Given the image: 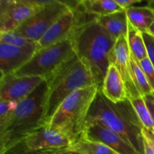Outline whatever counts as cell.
<instances>
[{"label": "cell", "instance_id": "6da1fadb", "mask_svg": "<svg viewBox=\"0 0 154 154\" xmlns=\"http://www.w3.org/2000/svg\"><path fill=\"white\" fill-rule=\"evenodd\" d=\"M96 18L90 15L78 20L69 39L75 54L88 66L96 84L101 89L110 66V54L117 41Z\"/></svg>", "mask_w": 154, "mask_h": 154}, {"label": "cell", "instance_id": "7a4b0ae2", "mask_svg": "<svg viewBox=\"0 0 154 154\" xmlns=\"http://www.w3.org/2000/svg\"><path fill=\"white\" fill-rule=\"evenodd\" d=\"M47 93L48 84L45 81L31 94L17 102L8 123L0 129V154L46 126L45 114Z\"/></svg>", "mask_w": 154, "mask_h": 154}, {"label": "cell", "instance_id": "3957f363", "mask_svg": "<svg viewBox=\"0 0 154 154\" xmlns=\"http://www.w3.org/2000/svg\"><path fill=\"white\" fill-rule=\"evenodd\" d=\"M87 121L98 122L117 132L140 153L144 154V126L129 99L114 103L106 99L99 90L90 107Z\"/></svg>", "mask_w": 154, "mask_h": 154}, {"label": "cell", "instance_id": "277c9868", "mask_svg": "<svg viewBox=\"0 0 154 154\" xmlns=\"http://www.w3.org/2000/svg\"><path fill=\"white\" fill-rule=\"evenodd\" d=\"M48 84L45 119L46 126L62 102L81 89L96 85L85 63L75 54L46 80Z\"/></svg>", "mask_w": 154, "mask_h": 154}, {"label": "cell", "instance_id": "5b68a950", "mask_svg": "<svg viewBox=\"0 0 154 154\" xmlns=\"http://www.w3.org/2000/svg\"><path fill=\"white\" fill-rule=\"evenodd\" d=\"M99 88L93 85L81 89L66 98L47 124L69 138L72 144L84 137L90 107Z\"/></svg>", "mask_w": 154, "mask_h": 154}, {"label": "cell", "instance_id": "8992f818", "mask_svg": "<svg viewBox=\"0 0 154 154\" xmlns=\"http://www.w3.org/2000/svg\"><path fill=\"white\" fill-rule=\"evenodd\" d=\"M75 55L70 39L38 49L31 60L19 70L17 76H38L47 80L71 57Z\"/></svg>", "mask_w": 154, "mask_h": 154}, {"label": "cell", "instance_id": "52a82bcc", "mask_svg": "<svg viewBox=\"0 0 154 154\" xmlns=\"http://www.w3.org/2000/svg\"><path fill=\"white\" fill-rule=\"evenodd\" d=\"M65 2L48 0L45 5L15 30L26 38L38 42L48 30L71 8Z\"/></svg>", "mask_w": 154, "mask_h": 154}, {"label": "cell", "instance_id": "ba28073f", "mask_svg": "<svg viewBox=\"0 0 154 154\" xmlns=\"http://www.w3.org/2000/svg\"><path fill=\"white\" fill-rule=\"evenodd\" d=\"M48 1L0 0V32H13L40 11Z\"/></svg>", "mask_w": 154, "mask_h": 154}, {"label": "cell", "instance_id": "9c48e42d", "mask_svg": "<svg viewBox=\"0 0 154 154\" xmlns=\"http://www.w3.org/2000/svg\"><path fill=\"white\" fill-rule=\"evenodd\" d=\"M45 81L38 76H17L14 74L1 75L0 101L19 102L31 94Z\"/></svg>", "mask_w": 154, "mask_h": 154}, {"label": "cell", "instance_id": "30bf717a", "mask_svg": "<svg viewBox=\"0 0 154 154\" xmlns=\"http://www.w3.org/2000/svg\"><path fill=\"white\" fill-rule=\"evenodd\" d=\"M110 65L116 66L123 78L127 92L128 99L141 96L137 90L132 78L131 66V53L126 36H122L117 39L110 54Z\"/></svg>", "mask_w": 154, "mask_h": 154}, {"label": "cell", "instance_id": "8fae6325", "mask_svg": "<svg viewBox=\"0 0 154 154\" xmlns=\"http://www.w3.org/2000/svg\"><path fill=\"white\" fill-rule=\"evenodd\" d=\"M83 138L102 143L118 154H141L124 137L98 122H87Z\"/></svg>", "mask_w": 154, "mask_h": 154}, {"label": "cell", "instance_id": "7c38bea8", "mask_svg": "<svg viewBox=\"0 0 154 154\" xmlns=\"http://www.w3.org/2000/svg\"><path fill=\"white\" fill-rule=\"evenodd\" d=\"M38 50V43L17 48L0 43L1 75L14 74L28 63Z\"/></svg>", "mask_w": 154, "mask_h": 154}, {"label": "cell", "instance_id": "4fadbf2b", "mask_svg": "<svg viewBox=\"0 0 154 154\" xmlns=\"http://www.w3.org/2000/svg\"><path fill=\"white\" fill-rule=\"evenodd\" d=\"M23 141L32 150H55L69 147L72 144L68 137L47 126L33 132Z\"/></svg>", "mask_w": 154, "mask_h": 154}, {"label": "cell", "instance_id": "5bb4252c", "mask_svg": "<svg viewBox=\"0 0 154 154\" xmlns=\"http://www.w3.org/2000/svg\"><path fill=\"white\" fill-rule=\"evenodd\" d=\"M72 6V5H71ZM78 22L76 13L71 7L40 39L38 49L46 48L70 38V36Z\"/></svg>", "mask_w": 154, "mask_h": 154}, {"label": "cell", "instance_id": "9a60e30c", "mask_svg": "<svg viewBox=\"0 0 154 154\" xmlns=\"http://www.w3.org/2000/svg\"><path fill=\"white\" fill-rule=\"evenodd\" d=\"M99 90L106 99L114 103H119L128 99L126 85L115 66L110 65Z\"/></svg>", "mask_w": 154, "mask_h": 154}, {"label": "cell", "instance_id": "2e32d148", "mask_svg": "<svg viewBox=\"0 0 154 154\" xmlns=\"http://www.w3.org/2000/svg\"><path fill=\"white\" fill-rule=\"evenodd\" d=\"M96 20L116 41L122 36L127 37L129 20L126 10L105 16L97 17Z\"/></svg>", "mask_w": 154, "mask_h": 154}, {"label": "cell", "instance_id": "e0dca14e", "mask_svg": "<svg viewBox=\"0 0 154 154\" xmlns=\"http://www.w3.org/2000/svg\"><path fill=\"white\" fill-rule=\"evenodd\" d=\"M126 11L129 23L142 33L154 22V11L148 6H132Z\"/></svg>", "mask_w": 154, "mask_h": 154}, {"label": "cell", "instance_id": "ac0fdd59", "mask_svg": "<svg viewBox=\"0 0 154 154\" xmlns=\"http://www.w3.org/2000/svg\"><path fill=\"white\" fill-rule=\"evenodd\" d=\"M78 5L87 14L102 17L123 11L115 0H82Z\"/></svg>", "mask_w": 154, "mask_h": 154}, {"label": "cell", "instance_id": "d6986e66", "mask_svg": "<svg viewBox=\"0 0 154 154\" xmlns=\"http://www.w3.org/2000/svg\"><path fill=\"white\" fill-rule=\"evenodd\" d=\"M127 42L131 55L139 63L147 57V48L142 32L132 26L129 23Z\"/></svg>", "mask_w": 154, "mask_h": 154}, {"label": "cell", "instance_id": "ffe728a7", "mask_svg": "<svg viewBox=\"0 0 154 154\" xmlns=\"http://www.w3.org/2000/svg\"><path fill=\"white\" fill-rule=\"evenodd\" d=\"M71 148L81 154H118L105 144L82 138L71 144Z\"/></svg>", "mask_w": 154, "mask_h": 154}, {"label": "cell", "instance_id": "44dd1931", "mask_svg": "<svg viewBox=\"0 0 154 154\" xmlns=\"http://www.w3.org/2000/svg\"><path fill=\"white\" fill-rule=\"evenodd\" d=\"M131 66H132V78H133L134 83L140 95L144 97L147 95L153 93L139 63L132 55H131Z\"/></svg>", "mask_w": 154, "mask_h": 154}, {"label": "cell", "instance_id": "7402d4cb", "mask_svg": "<svg viewBox=\"0 0 154 154\" xmlns=\"http://www.w3.org/2000/svg\"><path fill=\"white\" fill-rule=\"evenodd\" d=\"M129 101L132 103L135 113L138 115L144 128L148 129H154V123L152 120L151 116L149 112V110L147 108V105H146L144 97L139 96V97L129 99Z\"/></svg>", "mask_w": 154, "mask_h": 154}, {"label": "cell", "instance_id": "603a6c76", "mask_svg": "<svg viewBox=\"0 0 154 154\" xmlns=\"http://www.w3.org/2000/svg\"><path fill=\"white\" fill-rule=\"evenodd\" d=\"M0 43L5 44L11 46L23 48L32 44L37 43L23 37L18 33L13 32H0Z\"/></svg>", "mask_w": 154, "mask_h": 154}, {"label": "cell", "instance_id": "cb8c5ba5", "mask_svg": "<svg viewBox=\"0 0 154 154\" xmlns=\"http://www.w3.org/2000/svg\"><path fill=\"white\" fill-rule=\"evenodd\" d=\"M18 102L0 101V129L4 127L10 120Z\"/></svg>", "mask_w": 154, "mask_h": 154}, {"label": "cell", "instance_id": "d4e9b609", "mask_svg": "<svg viewBox=\"0 0 154 154\" xmlns=\"http://www.w3.org/2000/svg\"><path fill=\"white\" fill-rule=\"evenodd\" d=\"M55 150H32L29 149L23 141L8 149L3 154H54Z\"/></svg>", "mask_w": 154, "mask_h": 154}, {"label": "cell", "instance_id": "484cf974", "mask_svg": "<svg viewBox=\"0 0 154 154\" xmlns=\"http://www.w3.org/2000/svg\"><path fill=\"white\" fill-rule=\"evenodd\" d=\"M139 64L147 78L149 84L154 92V66L148 57L139 62Z\"/></svg>", "mask_w": 154, "mask_h": 154}, {"label": "cell", "instance_id": "4316f807", "mask_svg": "<svg viewBox=\"0 0 154 154\" xmlns=\"http://www.w3.org/2000/svg\"><path fill=\"white\" fill-rule=\"evenodd\" d=\"M142 34L147 48V57L154 66V38L147 32H144Z\"/></svg>", "mask_w": 154, "mask_h": 154}, {"label": "cell", "instance_id": "83f0119b", "mask_svg": "<svg viewBox=\"0 0 154 154\" xmlns=\"http://www.w3.org/2000/svg\"><path fill=\"white\" fill-rule=\"evenodd\" d=\"M144 99L145 101V103L148 108L150 116H151L152 120L154 123V92L144 96Z\"/></svg>", "mask_w": 154, "mask_h": 154}, {"label": "cell", "instance_id": "f1b7e54d", "mask_svg": "<svg viewBox=\"0 0 154 154\" xmlns=\"http://www.w3.org/2000/svg\"><path fill=\"white\" fill-rule=\"evenodd\" d=\"M142 135L143 138L147 141V142L154 150V129H148L144 128L142 130Z\"/></svg>", "mask_w": 154, "mask_h": 154}, {"label": "cell", "instance_id": "f546056e", "mask_svg": "<svg viewBox=\"0 0 154 154\" xmlns=\"http://www.w3.org/2000/svg\"><path fill=\"white\" fill-rule=\"evenodd\" d=\"M115 1L123 10H126L129 8L132 7L133 5L141 2V0H115Z\"/></svg>", "mask_w": 154, "mask_h": 154}, {"label": "cell", "instance_id": "4dcf8cb0", "mask_svg": "<svg viewBox=\"0 0 154 154\" xmlns=\"http://www.w3.org/2000/svg\"><path fill=\"white\" fill-rule=\"evenodd\" d=\"M54 154H81L79 152L76 151V150H73L72 148L69 147H66V148L59 149V150H56L54 151Z\"/></svg>", "mask_w": 154, "mask_h": 154}, {"label": "cell", "instance_id": "1f68e13d", "mask_svg": "<svg viewBox=\"0 0 154 154\" xmlns=\"http://www.w3.org/2000/svg\"><path fill=\"white\" fill-rule=\"evenodd\" d=\"M144 154H154V150L144 138Z\"/></svg>", "mask_w": 154, "mask_h": 154}, {"label": "cell", "instance_id": "d6a6232c", "mask_svg": "<svg viewBox=\"0 0 154 154\" xmlns=\"http://www.w3.org/2000/svg\"><path fill=\"white\" fill-rule=\"evenodd\" d=\"M149 35H150L151 36H153L154 38V22L150 25V26L149 27L148 30L147 32Z\"/></svg>", "mask_w": 154, "mask_h": 154}, {"label": "cell", "instance_id": "836d02e7", "mask_svg": "<svg viewBox=\"0 0 154 154\" xmlns=\"http://www.w3.org/2000/svg\"><path fill=\"white\" fill-rule=\"evenodd\" d=\"M149 8H150L151 9H153L154 11V0H149L147 2V5Z\"/></svg>", "mask_w": 154, "mask_h": 154}]
</instances>
